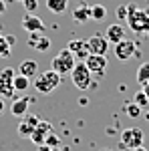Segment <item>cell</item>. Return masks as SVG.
I'll return each mask as SVG.
<instances>
[{
    "label": "cell",
    "mask_w": 149,
    "mask_h": 151,
    "mask_svg": "<svg viewBox=\"0 0 149 151\" xmlns=\"http://www.w3.org/2000/svg\"><path fill=\"white\" fill-rule=\"evenodd\" d=\"M127 28L133 30L135 35H147L149 32V10L139 8L135 2L127 4Z\"/></svg>",
    "instance_id": "6da1fadb"
},
{
    "label": "cell",
    "mask_w": 149,
    "mask_h": 151,
    "mask_svg": "<svg viewBox=\"0 0 149 151\" xmlns=\"http://www.w3.org/2000/svg\"><path fill=\"white\" fill-rule=\"evenodd\" d=\"M60 79H63V77H60L58 73H55L53 69L45 70V73H40V75L36 77L35 89L38 91V93H42V95H50L58 85H60Z\"/></svg>",
    "instance_id": "7a4b0ae2"
},
{
    "label": "cell",
    "mask_w": 149,
    "mask_h": 151,
    "mask_svg": "<svg viewBox=\"0 0 149 151\" xmlns=\"http://www.w3.org/2000/svg\"><path fill=\"white\" fill-rule=\"evenodd\" d=\"M75 65H77V60H75L73 52H71L67 47H65V48H63V50L57 55V57L50 60V69L55 70V73H58L60 77H63V75H69Z\"/></svg>",
    "instance_id": "3957f363"
},
{
    "label": "cell",
    "mask_w": 149,
    "mask_h": 151,
    "mask_svg": "<svg viewBox=\"0 0 149 151\" xmlns=\"http://www.w3.org/2000/svg\"><path fill=\"white\" fill-rule=\"evenodd\" d=\"M71 79H73V85L79 89V91H87V89H91V83H93V75L91 70L87 69V65L81 60L77 63L73 70H71Z\"/></svg>",
    "instance_id": "277c9868"
},
{
    "label": "cell",
    "mask_w": 149,
    "mask_h": 151,
    "mask_svg": "<svg viewBox=\"0 0 149 151\" xmlns=\"http://www.w3.org/2000/svg\"><path fill=\"white\" fill-rule=\"evenodd\" d=\"M143 139H145V135L141 127H129L121 131V147H125V149H135L139 145H143Z\"/></svg>",
    "instance_id": "5b68a950"
},
{
    "label": "cell",
    "mask_w": 149,
    "mask_h": 151,
    "mask_svg": "<svg viewBox=\"0 0 149 151\" xmlns=\"http://www.w3.org/2000/svg\"><path fill=\"white\" fill-rule=\"evenodd\" d=\"M87 65V69L91 70L93 79L95 81H101L105 77V69H107V55H89V57L83 60Z\"/></svg>",
    "instance_id": "8992f818"
},
{
    "label": "cell",
    "mask_w": 149,
    "mask_h": 151,
    "mask_svg": "<svg viewBox=\"0 0 149 151\" xmlns=\"http://www.w3.org/2000/svg\"><path fill=\"white\" fill-rule=\"evenodd\" d=\"M16 70L6 67V69L0 70V97L2 99H12L14 97V85H12V79H14Z\"/></svg>",
    "instance_id": "52a82bcc"
},
{
    "label": "cell",
    "mask_w": 149,
    "mask_h": 151,
    "mask_svg": "<svg viewBox=\"0 0 149 151\" xmlns=\"http://www.w3.org/2000/svg\"><path fill=\"white\" fill-rule=\"evenodd\" d=\"M135 52H137V42H135V40L123 38V40H119V42L115 45V57L119 58V60H123V63L129 60Z\"/></svg>",
    "instance_id": "ba28073f"
},
{
    "label": "cell",
    "mask_w": 149,
    "mask_h": 151,
    "mask_svg": "<svg viewBox=\"0 0 149 151\" xmlns=\"http://www.w3.org/2000/svg\"><path fill=\"white\" fill-rule=\"evenodd\" d=\"M109 40L103 35H93L91 38H87V50L89 55H107L109 50Z\"/></svg>",
    "instance_id": "9c48e42d"
},
{
    "label": "cell",
    "mask_w": 149,
    "mask_h": 151,
    "mask_svg": "<svg viewBox=\"0 0 149 151\" xmlns=\"http://www.w3.org/2000/svg\"><path fill=\"white\" fill-rule=\"evenodd\" d=\"M67 48L73 52L75 60H85V58L89 57L87 40H83V38H73V40H69V42H67Z\"/></svg>",
    "instance_id": "30bf717a"
},
{
    "label": "cell",
    "mask_w": 149,
    "mask_h": 151,
    "mask_svg": "<svg viewBox=\"0 0 149 151\" xmlns=\"http://www.w3.org/2000/svg\"><path fill=\"white\" fill-rule=\"evenodd\" d=\"M38 115H32V113H26L22 117V121H20V125H18V135H24V137H30L32 135V131L35 127L38 125Z\"/></svg>",
    "instance_id": "8fae6325"
},
{
    "label": "cell",
    "mask_w": 149,
    "mask_h": 151,
    "mask_svg": "<svg viewBox=\"0 0 149 151\" xmlns=\"http://www.w3.org/2000/svg\"><path fill=\"white\" fill-rule=\"evenodd\" d=\"M26 32H42L45 30V20L40 18V16H35V14H26L22 18V22H20Z\"/></svg>",
    "instance_id": "7c38bea8"
},
{
    "label": "cell",
    "mask_w": 149,
    "mask_h": 151,
    "mask_svg": "<svg viewBox=\"0 0 149 151\" xmlns=\"http://www.w3.org/2000/svg\"><path fill=\"white\" fill-rule=\"evenodd\" d=\"M28 47L38 50V52H46L50 48V40L42 32H30V36H28Z\"/></svg>",
    "instance_id": "4fadbf2b"
},
{
    "label": "cell",
    "mask_w": 149,
    "mask_h": 151,
    "mask_svg": "<svg viewBox=\"0 0 149 151\" xmlns=\"http://www.w3.org/2000/svg\"><path fill=\"white\" fill-rule=\"evenodd\" d=\"M105 38L111 42V45H117L119 40L125 38V26L121 22H115V24H109L107 30H105Z\"/></svg>",
    "instance_id": "5bb4252c"
},
{
    "label": "cell",
    "mask_w": 149,
    "mask_h": 151,
    "mask_svg": "<svg viewBox=\"0 0 149 151\" xmlns=\"http://www.w3.org/2000/svg\"><path fill=\"white\" fill-rule=\"evenodd\" d=\"M48 133H50V123H48V121H38V125L35 127L32 135H30V141H32L35 145H42Z\"/></svg>",
    "instance_id": "9a60e30c"
},
{
    "label": "cell",
    "mask_w": 149,
    "mask_h": 151,
    "mask_svg": "<svg viewBox=\"0 0 149 151\" xmlns=\"http://www.w3.org/2000/svg\"><path fill=\"white\" fill-rule=\"evenodd\" d=\"M32 103L30 97H20V99H14L12 101V107H10V113L14 117H24L28 113V105Z\"/></svg>",
    "instance_id": "2e32d148"
},
{
    "label": "cell",
    "mask_w": 149,
    "mask_h": 151,
    "mask_svg": "<svg viewBox=\"0 0 149 151\" xmlns=\"http://www.w3.org/2000/svg\"><path fill=\"white\" fill-rule=\"evenodd\" d=\"M18 73L24 75V77H36V73H38V63H36L35 58H24L20 60V65H18Z\"/></svg>",
    "instance_id": "e0dca14e"
},
{
    "label": "cell",
    "mask_w": 149,
    "mask_h": 151,
    "mask_svg": "<svg viewBox=\"0 0 149 151\" xmlns=\"http://www.w3.org/2000/svg\"><path fill=\"white\" fill-rule=\"evenodd\" d=\"M89 18H91V6H87V4H81L73 10V20L75 22H87Z\"/></svg>",
    "instance_id": "ac0fdd59"
},
{
    "label": "cell",
    "mask_w": 149,
    "mask_h": 151,
    "mask_svg": "<svg viewBox=\"0 0 149 151\" xmlns=\"http://www.w3.org/2000/svg\"><path fill=\"white\" fill-rule=\"evenodd\" d=\"M45 4L53 14H63V12H67V8H69V0H46Z\"/></svg>",
    "instance_id": "d6986e66"
},
{
    "label": "cell",
    "mask_w": 149,
    "mask_h": 151,
    "mask_svg": "<svg viewBox=\"0 0 149 151\" xmlns=\"http://www.w3.org/2000/svg\"><path fill=\"white\" fill-rule=\"evenodd\" d=\"M12 85H14V91H16V93H24V91L30 87V79L18 73V75H14V79H12Z\"/></svg>",
    "instance_id": "ffe728a7"
},
{
    "label": "cell",
    "mask_w": 149,
    "mask_h": 151,
    "mask_svg": "<svg viewBox=\"0 0 149 151\" xmlns=\"http://www.w3.org/2000/svg\"><path fill=\"white\" fill-rule=\"evenodd\" d=\"M105 16H107V8H105L103 4H93L91 6V18L93 20L101 22V20H105Z\"/></svg>",
    "instance_id": "44dd1931"
},
{
    "label": "cell",
    "mask_w": 149,
    "mask_h": 151,
    "mask_svg": "<svg viewBox=\"0 0 149 151\" xmlns=\"http://www.w3.org/2000/svg\"><path fill=\"white\" fill-rule=\"evenodd\" d=\"M137 81L141 83V85L149 83V60L147 63H141V67L137 69Z\"/></svg>",
    "instance_id": "7402d4cb"
},
{
    "label": "cell",
    "mask_w": 149,
    "mask_h": 151,
    "mask_svg": "<svg viewBox=\"0 0 149 151\" xmlns=\"http://www.w3.org/2000/svg\"><path fill=\"white\" fill-rule=\"evenodd\" d=\"M10 50H12V47L8 45L6 36H2V35H0V57H2V58L10 57Z\"/></svg>",
    "instance_id": "603a6c76"
},
{
    "label": "cell",
    "mask_w": 149,
    "mask_h": 151,
    "mask_svg": "<svg viewBox=\"0 0 149 151\" xmlns=\"http://www.w3.org/2000/svg\"><path fill=\"white\" fill-rule=\"evenodd\" d=\"M133 103H137L141 109H147L149 107V99H147V95L143 93V91H139V93H135V101Z\"/></svg>",
    "instance_id": "cb8c5ba5"
},
{
    "label": "cell",
    "mask_w": 149,
    "mask_h": 151,
    "mask_svg": "<svg viewBox=\"0 0 149 151\" xmlns=\"http://www.w3.org/2000/svg\"><path fill=\"white\" fill-rule=\"evenodd\" d=\"M125 109H127V115L129 117H139L141 115V107H139L137 103H127Z\"/></svg>",
    "instance_id": "d4e9b609"
},
{
    "label": "cell",
    "mask_w": 149,
    "mask_h": 151,
    "mask_svg": "<svg viewBox=\"0 0 149 151\" xmlns=\"http://www.w3.org/2000/svg\"><path fill=\"white\" fill-rule=\"evenodd\" d=\"M45 143H46V145H48V147H58V145H60V139H58V135H55V133L50 131V133L46 135Z\"/></svg>",
    "instance_id": "484cf974"
},
{
    "label": "cell",
    "mask_w": 149,
    "mask_h": 151,
    "mask_svg": "<svg viewBox=\"0 0 149 151\" xmlns=\"http://www.w3.org/2000/svg\"><path fill=\"white\" fill-rule=\"evenodd\" d=\"M115 14H117L119 22H125V20H127V4H123V6H117Z\"/></svg>",
    "instance_id": "4316f807"
},
{
    "label": "cell",
    "mask_w": 149,
    "mask_h": 151,
    "mask_svg": "<svg viewBox=\"0 0 149 151\" xmlns=\"http://www.w3.org/2000/svg\"><path fill=\"white\" fill-rule=\"evenodd\" d=\"M22 4H24V8H26V12H28V14H32V12L38 8V0H24Z\"/></svg>",
    "instance_id": "83f0119b"
},
{
    "label": "cell",
    "mask_w": 149,
    "mask_h": 151,
    "mask_svg": "<svg viewBox=\"0 0 149 151\" xmlns=\"http://www.w3.org/2000/svg\"><path fill=\"white\" fill-rule=\"evenodd\" d=\"M36 147H38V151H50V149H53V147H48L46 143H42V145H36Z\"/></svg>",
    "instance_id": "f1b7e54d"
},
{
    "label": "cell",
    "mask_w": 149,
    "mask_h": 151,
    "mask_svg": "<svg viewBox=\"0 0 149 151\" xmlns=\"http://www.w3.org/2000/svg\"><path fill=\"white\" fill-rule=\"evenodd\" d=\"M141 87H143L141 91H143V93L147 95V99H149V83H145V85H141Z\"/></svg>",
    "instance_id": "f546056e"
},
{
    "label": "cell",
    "mask_w": 149,
    "mask_h": 151,
    "mask_svg": "<svg viewBox=\"0 0 149 151\" xmlns=\"http://www.w3.org/2000/svg\"><path fill=\"white\" fill-rule=\"evenodd\" d=\"M4 12H6V2L0 0V14H4Z\"/></svg>",
    "instance_id": "4dcf8cb0"
},
{
    "label": "cell",
    "mask_w": 149,
    "mask_h": 151,
    "mask_svg": "<svg viewBox=\"0 0 149 151\" xmlns=\"http://www.w3.org/2000/svg\"><path fill=\"white\" fill-rule=\"evenodd\" d=\"M6 40H8V45H10V47L14 45V42H16V38H14L12 35H8V36H6Z\"/></svg>",
    "instance_id": "1f68e13d"
},
{
    "label": "cell",
    "mask_w": 149,
    "mask_h": 151,
    "mask_svg": "<svg viewBox=\"0 0 149 151\" xmlns=\"http://www.w3.org/2000/svg\"><path fill=\"white\" fill-rule=\"evenodd\" d=\"M79 103H81V105H87V103H89V99H85V97H81V99H79Z\"/></svg>",
    "instance_id": "d6a6232c"
},
{
    "label": "cell",
    "mask_w": 149,
    "mask_h": 151,
    "mask_svg": "<svg viewBox=\"0 0 149 151\" xmlns=\"http://www.w3.org/2000/svg\"><path fill=\"white\" fill-rule=\"evenodd\" d=\"M2 111H4V99L0 97V113H2Z\"/></svg>",
    "instance_id": "836d02e7"
},
{
    "label": "cell",
    "mask_w": 149,
    "mask_h": 151,
    "mask_svg": "<svg viewBox=\"0 0 149 151\" xmlns=\"http://www.w3.org/2000/svg\"><path fill=\"white\" fill-rule=\"evenodd\" d=\"M131 151H147V149H145L143 145H139V147H135V149H131Z\"/></svg>",
    "instance_id": "e575fe53"
},
{
    "label": "cell",
    "mask_w": 149,
    "mask_h": 151,
    "mask_svg": "<svg viewBox=\"0 0 149 151\" xmlns=\"http://www.w3.org/2000/svg\"><path fill=\"white\" fill-rule=\"evenodd\" d=\"M50 151H60V149H58V147H53V149H50Z\"/></svg>",
    "instance_id": "d590c367"
},
{
    "label": "cell",
    "mask_w": 149,
    "mask_h": 151,
    "mask_svg": "<svg viewBox=\"0 0 149 151\" xmlns=\"http://www.w3.org/2000/svg\"><path fill=\"white\" fill-rule=\"evenodd\" d=\"M145 117H147V119H149V111H147V115H145Z\"/></svg>",
    "instance_id": "8d00e7d4"
},
{
    "label": "cell",
    "mask_w": 149,
    "mask_h": 151,
    "mask_svg": "<svg viewBox=\"0 0 149 151\" xmlns=\"http://www.w3.org/2000/svg\"><path fill=\"white\" fill-rule=\"evenodd\" d=\"M103 151H111V149H103Z\"/></svg>",
    "instance_id": "74e56055"
},
{
    "label": "cell",
    "mask_w": 149,
    "mask_h": 151,
    "mask_svg": "<svg viewBox=\"0 0 149 151\" xmlns=\"http://www.w3.org/2000/svg\"><path fill=\"white\" fill-rule=\"evenodd\" d=\"M147 40H149V32H147Z\"/></svg>",
    "instance_id": "f35d334b"
},
{
    "label": "cell",
    "mask_w": 149,
    "mask_h": 151,
    "mask_svg": "<svg viewBox=\"0 0 149 151\" xmlns=\"http://www.w3.org/2000/svg\"><path fill=\"white\" fill-rule=\"evenodd\" d=\"M22 2H24V0H22Z\"/></svg>",
    "instance_id": "ab89813d"
}]
</instances>
